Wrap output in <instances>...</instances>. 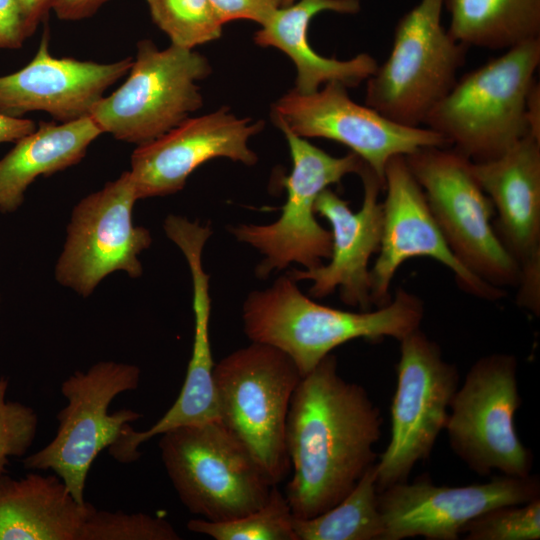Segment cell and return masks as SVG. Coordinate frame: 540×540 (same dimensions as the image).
<instances>
[{
    "instance_id": "cell-19",
    "label": "cell",
    "mask_w": 540,
    "mask_h": 540,
    "mask_svg": "<svg viewBox=\"0 0 540 540\" xmlns=\"http://www.w3.org/2000/svg\"><path fill=\"white\" fill-rule=\"evenodd\" d=\"M359 176L363 183V201L358 211L351 210L348 202L329 187L316 200V213L331 226L329 262L287 274L296 282L311 281L309 295L313 298L327 297L339 289L344 304L367 311L373 306L368 265L381 244L383 211L379 194L384 183L367 165Z\"/></svg>"
},
{
    "instance_id": "cell-9",
    "label": "cell",
    "mask_w": 540,
    "mask_h": 540,
    "mask_svg": "<svg viewBox=\"0 0 540 540\" xmlns=\"http://www.w3.org/2000/svg\"><path fill=\"white\" fill-rule=\"evenodd\" d=\"M405 158L456 258L495 287L517 288L520 269L496 234L493 203L471 161L450 147H424Z\"/></svg>"
},
{
    "instance_id": "cell-35",
    "label": "cell",
    "mask_w": 540,
    "mask_h": 540,
    "mask_svg": "<svg viewBox=\"0 0 540 540\" xmlns=\"http://www.w3.org/2000/svg\"><path fill=\"white\" fill-rule=\"evenodd\" d=\"M37 124L28 118H15L0 113V143L16 142L33 132Z\"/></svg>"
},
{
    "instance_id": "cell-16",
    "label": "cell",
    "mask_w": 540,
    "mask_h": 540,
    "mask_svg": "<svg viewBox=\"0 0 540 540\" xmlns=\"http://www.w3.org/2000/svg\"><path fill=\"white\" fill-rule=\"evenodd\" d=\"M539 497V477L531 474H502L489 482L454 487L438 486L423 474L411 483L407 480L378 492L380 540L419 536L427 540H457L465 525L482 513Z\"/></svg>"
},
{
    "instance_id": "cell-14",
    "label": "cell",
    "mask_w": 540,
    "mask_h": 540,
    "mask_svg": "<svg viewBox=\"0 0 540 540\" xmlns=\"http://www.w3.org/2000/svg\"><path fill=\"white\" fill-rule=\"evenodd\" d=\"M272 117L276 125H285L302 138H325L345 145L383 183L391 158L424 147H449L428 127L401 125L355 103L339 82H329L310 94L295 89L286 93L274 104Z\"/></svg>"
},
{
    "instance_id": "cell-24",
    "label": "cell",
    "mask_w": 540,
    "mask_h": 540,
    "mask_svg": "<svg viewBox=\"0 0 540 540\" xmlns=\"http://www.w3.org/2000/svg\"><path fill=\"white\" fill-rule=\"evenodd\" d=\"M101 134L90 116L64 123L37 124L33 132L17 140L0 159V213L17 211L37 177L78 164Z\"/></svg>"
},
{
    "instance_id": "cell-38",
    "label": "cell",
    "mask_w": 540,
    "mask_h": 540,
    "mask_svg": "<svg viewBox=\"0 0 540 540\" xmlns=\"http://www.w3.org/2000/svg\"><path fill=\"white\" fill-rule=\"evenodd\" d=\"M294 2H295V0H282L281 7L290 5V4L294 3Z\"/></svg>"
},
{
    "instance_id": "cell-7",
    "label": "cell",
    "mask_w": 540,
    "mask_h": 540,
    "mask_svg": "<svg viewBox=\"0 0 540 540\" xmlns=\"http://www.w3.org/2000/svg\"><path fill=\"white\" fill-rule=\"evenodd\" d=\"M444 0H420L397 22L390 53L367 79L365 105L405 126H422L450 91L467 47L441 23Z\"/></svg>"
},
{
    "instance_id": "cell-8",
    "label": "cell",
    "mask_w": 540,
    "mask_h": 540,
    "mask_svg": "<svg viewBox=\"0 0 540 540\" xmlns=\"http://www.w3.org/2000/svg\"><path fill=\"white\" fill-rule=\"evenodd\" d=\"M210 72L208 60L194 49L171 44L161 50L151 40H141L124 83L103 96L89 116L116 140L146 144L200 109L197 82Z\"/></svg>"
},
{
    "instance_id": "cell-37",
    "label": "cell",
    "mask_w": 540,
    "mask_h": 540,
    "mask_svg": "<svg viewBox=\"0 0 540 540\" xmlns=\"http://www.w3.org/2000/svg\"><path fill=\"white\" fill-rule=\"evenodd\" d=\"M526 118L530 134L540 138V85L536 81L527 97Z\"/></svg>"
},
{
    "instance_id": "cell-12",
    "label": "cell",
    "mask_w": 540,
    "mask_h": 540,
    "mask_svg": "<svg viewBox=\"0 0 540 540\" xmlns=\"http://www.w3.org/2000/svg\"><path fill=\"white\" fill-rule=\"evenodd\" d=\"M399 342L391 436L375 463L378 492L407 481L415 464L430 456L460 380L457 366L444 359L440 346L420 328Z\"/></svg>"
},
{
    "instance_id": "cell-18",
    "label": "cell",
    "mask_w": 540,
    "mask_h": 540,
    "mask_svg": "<svg viewBox=\"0 0 540 540\" xmlns=\"http://www.w3.org/2000/svg\"><path fill=\"white\" fill-rule=\"evenodd\" d=\"M262 127L261 121L239 118L228 108H220L189 117L159 138L137 146L129 170L137 199L182 190L188 177L212 159L255 165L258 157L248 143Z\"/></svg>"
},
{
    "instance_id": "cell-29",
    "label": "cell",
    "mask_w": 540,
    "mask_h": 540,
    "mask_svg": "<svg viewBox=\"0 0 540 540\" xmlns=\"http://www.w3.org/2000/svg\"><path fill=\"white\" fill-rule=\"evenodd\" d=\"M181 536L164 517L144 512L97 509L91 503L78 540H179Z\"/></svg>"
},
{
    "instance_id": "cell-11",
    "label": "cell",
    "mask_w": 540,
    "mask_h": 540,
    "mask_svg": "<svg viewBox=\"0 0 540 540\" xmlns=\"http://www.w3.org/2000/svg\"><path fill=\"white\" fill-rule=\"evenodd\" d=\"M514 355L492 353L479 358L455 392L445 431L453 452L480 476L497 470L525 477L532 451L519 438L515 413L521 405Z\"/></svg>"
},
{
    "instance_id": "cell-22",
    "label": "cell",
    "mask_w": 540,
    "mask_h": 540,
    "mask_svg": "<svg viewBox=\"0 0 540 540\" xmlns=\"http://www.w3.org/2000/svg\"><path fill=\"white\" fill-rule=\"evenodd\" d=\"M360 0H299L277 8L254 35L262 47H275L284 52L297 70L295 90L310 94L329 82L354 87L367 81L378 67L375 58L360 53L348 60L327 58L312 49L307 39L311 19L324 11L355 14Z\"/></svg>"
},
{
    "instance_id": "cell-31",
    "label": "cell",
    "mask_w": 540,
    "mask_h": 540,
    "mask_svg": "<svg viewBox=\"0 0 540 540\" xmlns=\"http://www.w3.org/2000/svg\"><path fill=\"white\" fill-rule=\"evenodd\" d=\"M8 387V379L0 376V476L6 474L11 458L26 455L39 427L32 407L7 399Z\"/></svg>"
},
{
    "instance_id": "cell-28",
    "label": "cell",
    "mask_w": 540,
    "mask_h": 540,
    "mask_svg": "<svg viewBox=\"0 0 540 540\" xmlns=\"http://www.w3.org/2000/svg\"><path fill=\"white\" fill-rule=\"evenodd\" d=\"M153 22L171 44L194 49L221 36L222 24L209 0H147Z\"/></svg>"
},
{
    "instance_id": "cell-3",
    "label": "cell",
    "mask_w": 540,
    "mask_h": 540,
    "mask_svg": "<svg viewBox=\"0 0 540 540\" xmlns=\"http://www.w3.org/2000/svg\"><path fill=\"white\" fill-rule=\"evenodd\" d=\"M539 65L540 38L507 49L457 79L423 125L471 162L502 156L530 134L526 103Z\"/></svg>"
},
{
    "instance_id": "cell-21",
    "label": "cell",
    "mask_w": 540,
    "mask_h": 540,
    "mask_svg": "<svg viewBox=\"0 0 540 540\" xmlns=\"http://www.w3.org/2000/svg\"><path fill=\"white\" fill-rule=\"evenodd\" d=\"M185 259L192 281L194 333L191 356L180 393L166 413L150 428L136 431L132 426L108 448L113 459L130 464L141 456L139 447L155 436L181 426L218 421L219 412L214 383L209 322L211 299L209 275L202 265V252L191 249Z\"/></svg>"
},
{
    "instance_id": "cell-13",
    "label": "cell",
    "mask_w": 540,
    "mask_h": 540,
    "mask_svg": "<svg viewBox=\"0 0 540 540\" xmlns=\"http://www.w3.org/2000/svg\"><path fill=\"white\" fill-rule=\"evenodd\" d=\"M137 200L130 173L124 171L74 206L54 270L59 284L86 298L113 272L142 276L139 255L152 236L134 224Z\"/></svg>"
},
{
    "instance_id": "cell-27",
    "label": "cell",
    "mask_w": 540,
    "mask_h": 540,
    "mask_svg": "<svg viewBox=\"0 0 540 540\" xmlns=\"http://www.w3.org/2000/svg\"><path fill=\"white\" fill-rule=\"evenodd\" d=\"M293 519L285 494L273 485L268 500L257 510L229 521L192 519L187 529L215 540H298Z\"/></svg>"
},
{
    "instance_id": "cell-34",
    "label": "cell",
    "mask_w": 540,
    "mask_h": 540,
    "mask_svg": "<svg viewBox=\"0 0 540 540\" xmlns=\"http://www.w3.org/2000/svg\"><path fill=\"white\" fill-rule=\"evenodd\" d=\"M110 0H53L51 9L60 20L78 21L94 15Z\"/></svg>"
},
{
    "instance_id": "cell-6",
    "label": "cell",
    "mask_w": 540,
    "mask_h": 540,
    "mask_svg": "<svg viewBox=\"0 0 540 540\" xmlns=\"http://www.w3.org/2000/svg\"><path fill=\"white\" fill-rule=\"evenodd\" d=\"M140 379L139 366L112 360L99 361L68 376L60 386L66 405L56 416V434L41 449L25 456L23 466L52 471L76 501L84 504L87 475L96 457L143 417L128 408L109 413L112 401L136 390Z\"/></svg>"
},
{
    "instance_id": "cell-23",
    "label": "cell",
    "mask_w": 540,
    "mask_h": 540,
    "mask_svg": "<svg viewBox=\"0 0 540 540\" xmlns=\"http://www.w3.org/2000/svg\"><path fill=\"white\" fill-rule=\"evenodd\" d=\"M89 502L80 504L56 474L0 476V540H78Z\"/></svg>"
},
{
    "instance_id": "cell-17",
    "label": "cell",
    "mask_w": 540,
    "mask_h": 540,
    "mask_svg": "<svg viewBox=\"0 0 540 540\" xmlns=\"http://www.w3.org/2000/svg\"><path fill=\"white\" fill-rule=\"evenodd\" d=\"M472 172L493 203V225L520 269L517 303L540 313V138L527 135L502 156L471 162Z\"/></svg>"
},
{
    "instance_id": "cell-26",
    "label": "cell",
    "mask_w": 540,
    "mask_h": 540,
    "mask_svg": "<svg viewBox=\"0 0 540 540\" xmlns=\"http://www.w3.org/2000/svg\"><path fill=\"white\" fill-rule=\"evenodd\" d=\"M293 528L298 540H380L375 464L338 504L312 518L294 517Z\"/></svg>"
},
{
    "instance_id": "cell-39",
    "label": "cell",
    "mask_w": 540,
    "mask_h": 540,
    "mask_svg": "<svg viewBox=\"0 0 540 540\" xmlns=\"http://www.w3.org/2000/svg\"><path fill=\"white\" fill-rule=\"evenodd\" d=\"M0 304H1V298H0Z\"/></svg>"
},
{
    "instance_id": "cell-36",
    "label": "cell",
    "mask_w": 540,
    "mask_h": 540,
    "mask_svg": "<svg viewBox=\"0 0 540 540\" xmlns=\"http://www.w3.org/2000/svg\"><path fill=\"white\" fill-rule=\"evenodd\" d=\"M30 35L51 9L53 0H18Z\"/></svg>"
},
{
    "instance_id": "cell-20",
    "label": "cell",
    "mask_w": 540,
    "mask_h": 540,
    "mask_svg": "<svg viewBox=\"0 0 540 540\" xmlns=\"http://www.w3.org/2000/svg\"><path fill=\"white\" fill-rule=\"evenodd\" d=\"M132 63V57L111 63L56 58L49 51L46 29L31 61L0 76V113L23 118L43 111L61 123L89 116L105 91L127 75Z\"/></svg>"
},
{
    "instance_id": "cell-1",
    "label": "cell",
    "mask_w": 540,
    "mask_h": 540,
    "mask_svg": "<svg viewBox=\"0 0 540 540\" xmlns=\"http://www.w3.org/2000/svg\"><path fill=\"white\" fill-rule=\"evenodd\" d=\"M381 424L368 392L340 376L333 353L301 378L286 422L292 477L285 496L295 518L319 515L352 491L376 463Z\"/></svg>"
},
{
    "instance_id": "cell-33",
    "label": "cell",
    "mask_w": 540,
    "mask_h": 540,
    "mask_svg": "<svg viewBox=\"0 0 540 540\" xmlns=\"http://www.w3.org/2000/svg\"><path fill=\"white\" fill-rule=\"evenodd\" d=\"M30 36L18 0H0V50L18 49Z\"/></svg>"
},
{
    "instance_id": "cell-4",
    "label": "cell",
    "mask_w": 540,
    "mask_h": 540,
    "mask_svg": "<svg viewBox=\"0 0 540 540\" xmlns=\"http://www.w3.org/2000/svg\"><path fill=\"white\" fill-rule=\"evenodd\" d=\"M158 445L178 498L194 515L229 521L269 498L274 484L220 420L171 429L160 435Z\"/></svg>"
},
{
    "instance_id": "cell-10",
    "label": "cell",
    "mask_w": 540,
    "mask_h": 540,
    "mask_svg": "<svg viewBox=\"0 0 540 540\" xmlns=\"http://www.w3.org/2000/svg\"><path fill=\"white\" fill-rule=\"evenodd\" d=\"M277 126L285 135L292 159L291 172L283 180L287 198L282 212L270 224H239L230 228L239 242L263 255L255 269L260 279L292 263L300 264L303 269H314L329 259L331 232L316 218V200L324 189L349 174L359 175L366 165L353 152L332 156L285 125Z\"/></svg>"
},
{
    "instance_id": "cell-5",
    "label": "cell",
    "mask_w": 540,
    "mask_h": 540,
    "mask_svg": "<svg viewBox=\"0 0 540 540\" xmlns=\"http://www.w3.org/2000/svg\"><path fill=\"white\" fill-rule=\"evenodd\" d=\"M213 376L220 421L277 485L291 471L286 422L299 370L279 349L251 342L215 364Z\"/></svg>"
},
{
    "instance_id": "cell-32",
    "label": "cell",
    "mask_w": 540,
    "mask_h": 540,
    "mask_svg": "<svg viewBox=\"0 0 540 540\" xmlns=\"http://www.w3.org/2000/svg\"><path fill=\"white\" fill-rule=\"evenodd\" d=\"M222 25L234 20H251L262 25L282 0H209Z\"/></svg>"
},
{
    "instance_id": "cell-30",
    "label": "cell",
    "mask_w": 540,
    "mask_h": 540,
    "mask_svg": "<svg viewBox=\"0 0 540 540\" xmlns=\"http://www.w3.org/2000/svg\"><path fill=\"white\" fill-rule=\"evenodd\" d=\"M462 533L466 540H539L540 497L492 508L467 523Z\"/></svg>"
},
{
    "instance_id": "cell-2",
    "label": "cell",
    "mask_w": 540,
    "mask_h": 540,
    "mask_svg": "<svg viewBox=\"0 0 540 540\" xmlns=\"http://www.w3.org/2000/svg\"><path fill=\"white\" fill-rule=\"evenodd\" d=\"M424 303L398 287L391 301L375 311H345L313 301L287 273L264 290L252 291L242 307V321L251 342L285 353L301 376L340 345L354 339L398 341L420 328Z\"/></svg>"
},
{
    "instance_id": "cell-15",
    "label": "cell",
    "mask_w": 540,
    "mask_h": 540,
    "mask_svg": "<svg viewBox=\"0 0 540 540\" xmlns=\"http://www.w3.org/2000/svg\"><path fill=\"white\" fill-rule=\"evenodd\" d=\"M383 190L381 244L370 269L372 305L380 308L391 301L390 286L397 270L414 257L441 263L453 273L459 287L474 297L488 301L505 297L504 289L476 276L453 254L405 156H395L387 163Z\"/></svg>"
},
{
    "instance_id": "cell-25",
    "label": "cell",
    "mask_w": 540,
    "mask_h": 540,
    "mask_svg": "<svg viewBox=\"0 0 540 540\" xmlns=\"http://www.w3.org/2000/svg\"><path fill=\"white\" fill-rule=\"evenodd\" d=\"M449 33L469 47L507 50L540 38V0H444Z\"/></svg>"
}]
</instances>
